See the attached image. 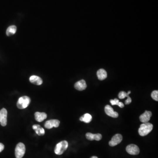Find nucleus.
<instances>
[{
	"label": "nucleus",
	"instance_id": "obj_19",
	"mask_svg": "<svg viewBox=\"0 0 158 158\" xmlns=\"http://www.w3.org/2000/svg\"><path fill=\"white\" fill-rule=\"evenodd\" d=\"M110 102L113 106L117 105V106H119L121 108L124 107V105L123 103L121 102H120L119 100L117 99V98H115L113 100H110Z\"/></svg>",
	"mask_w": 158,
	"mask_h": 158
},
{
	"label": "nucleus",
	"instance_id": "obj_15",
	"mask_svg": "<svg viewBox=\"0 0 158 158\" xmlns=\"http://www.w3.org/2000/svg\"><path fill=\"white\" fill-rule=\"evenodd\" d=\"M32 128L38 135L43 136L45 135V130L40 125L35 124L33 126Z\"/></svg>",
	"mask_w": 158,
	"mask_h": 158
},
{
	"label": "nucleus",
	"instance_id": "obj_9",
	"mask_svg": "<svg viewBox=\"0 0 158 158\" xmlns=\"http://www.w3.org/2000/svg\"><path fill=\"white\" fill-rule=\"evenodd\" d=\"M105 111L106 114L110 117L117 118L119 116L118 113L114 111L113 109L109 105H106L105 106Z\"/></svg>",
	"mask_w": 158,
	"mask_h": 158
},
{
	"label": "nucleus",
	"instance_id": "obj_24",
	"mask_svg": "<svg viewBox=\"0 0 158 158\" xmlns=\"http://www.w3.org/2000/svg\"><path fill=\"white\" fill-rule=\"evenodd\" d=\"M90 158H98L97 157H95V156H93V157H91Z\"/></svg>",
	"mask_w": 158,
	"mask_h": 158
},
{
	"label": "nucleus",
	"instance_id": "obj_4",
	"mask_svg": "<svg viewBox=\"0 0 158 158\" xmlns=\"http://www.w3.org/2000/svg\"><path fill=\"white\" fill-rule=\"evenodd\" d=\"M26 152V147L23 143H19L17 145L15 149V156L16 158H22Z\"/></svg>",
	"mask_w": 158,
	"mask_h": 158
},
{
	"label": "nucleus",
	"instance_id": "obj_3",
	"mask_svg": "<svg viewBox=\"0 0 158 158\" xmlns=\"http://www.w3.org/2000/svg\"><path fill=\"white\" fill-rule=\"evenodd\" d=\"M68 147V142L67 141H62L56 145L55 149V152L56 155H62L67 149Z\"/></svg>",
	"mask_w": 158,
	"mask_h": 158
},
{
	"label": "nucleus",
	"instance_id": "obj_8",
	"mask_svg": "<svg viewBox=\"0 0 158 158\" xmlns=\"http://www.w3.org/2000/svg\"><path fill=\"white\" fill-rule=\"evenodd\" d=\"M60 121L58 120H51L46 122L45 127L46 128L50 129L53 128H58L60 126Z\"/></svg>",
	"mask_w": 158,
	"mask_h": 158
},
{
	"label": "nucleus",
	"instance_id": "obj_18",
	"mask_svg": "<svg viewBox=\"0 0 158 158\" xmlns=\"http://www.w3.org/2000/svg\"><path fill=\"white\" fill-rule=\"evenodd\" d=\"M92 119L91 115L89 113L85 114L84 115L80 117V120L81 121L84 122L85 123H89Z\"/></svg>",
	"mask_w": 158,
	"mask_h": 158
},
{
	"label": "nucleus",
	"instance_id": "obj_13",
	"mask_svg": "<svg viewBox=\"0 0 158 158\" xmlns=\"http://www.w3.org/2000/svg\"><path fill=\"white\" fill-rule=\"evenodd\" d=\"M34 116L36 121L39 122H41L46 119L47 115L45 113H40L38 112L35 113Z\"/></svg>",
	"mask_w": 158,
	"mask_h": 158
},
{
	"label": "nucleus",
	"instance_id": "obj_12",
	"mask_svg": "<svg viewBox=\"0 0 158 158\" xmlns=\"http://www.w3.org/2000/svg\"><path fill=\"white\" fill-rule=\"evenodd\" d=\"M86 86H87V85H86V83L84 79L77 81L74 85L75 88L77 90L79 91L84 90L86 88Z\"/></svg>",
	"mask_w": 158,
	"mask_h": 158
},
{
	"label": "nucleus",
	"instance_id": "obj_17",
	"mask_svg": "<svg viewBox=\"0 0 158 158\" xmlns=\"http://www.w3.org/2000/svg\"><path fill=\"white\" fill-rule=\"evenodd\" d=\"M17 30L16 26L15 25L11 26L7 28L6 34L8 36L14 35L16 33Z\"/></svg>",
	"mask_w": 158,
	"mask_h": 158
},
{
	"label": "nucleus",
	"instance_id": "obj_6",
	"mask_svg": "<svg viewBox=\"0 0 158 158\" xmlns=\"http://www.w3.org/2000/svg\"><path fill=\"white\" fill-rule=\"evenodd\" d=\"M8 112L5 108H3L0 111V123L3 127H5L7 123Z\"/></svg>",
	"mask_w": 158,
	"mask_h": 158
},
{
	"label": "nucleus",
	"instance_id": "obj_20",
	"mask_svg": "<svg viewBox=\"0 0 158 158\" xmlns=\"http://www.w3.org/2000/svg\"><path fill=\"white\" fill-rule=\"evenodd\" d=\"M130 93H131L130 91H129L128 93H126V92L123 91H122L119 93L118 97H119V98L121 99L125 98L126 97H128L129 96V95L130 94Z\"/></svg>",
	"mask_w": 158,
	"mask_h": 158
},
{
	"label": "nucleus",
	"instance_id": "obj_5",
	"mask_svg": "<svg viewBox=\"0 0 158 158\" xmlns=\"http://www.w3.org/2000/svg\"><path fill=\"white\" fill-rule=\"evenodd\" d=\"M126 151L130 155H137L140 153V149L138 146L134 144L128 145L126 148Z\"/></svg>",
	"mask_w": 158,
	"mask_h": 158
},
{
	"label": "nucleus",
	"instance_id": "obj_11",
	"mask_svg": "<svg viewBox=\"0 0 158 158\" xmlns=\"http://www.w3.org/2000/svg\"><path fill=\"white\" fill-rule=\"evenodd\" d=\"M86 137L90 141L96 140L98 141L102 138V135L100 134H93L91 133H87L86 134Z\"/></svg>",
	"mask_w": 158,
	"mask_h": 158
},
{
	"label": "nucleus",
	"instance_id": "obj_2",
	"mask_svg": "<svg viewBox=\"0 0 158 158\" xmlns=\"http://www.w3.org/2000/svg\"><path fill=\"white\" fill-rule=\"evenodd\" d=\"M30 97L27 96H22L18 99L17 103V106L19 109H24L30 105Z\"/></svg>",
	"mask_w": 158,
	"mask_h": 158
},
{
	"label": "nucleus",
	"instance_id": "obj_7",
	"mask_svg": "<svg viewBox=\"0 0 158 158\" xmlns=\"http://www.w3.org/2000/svg\"><path fill=\"white\" fill-rule=\"evenodd\" d=\"M123 140L122 136L120 134H116L115 135L111 141L109 142V145L112 147L116 146L117 145L119 144Z\"/></svg>",
	"mask_w": 158,
	"mask_h": 158
},
{
	"label": "nucleus",
	"instance_id": "obj_23",
	"mask_svg": "<svg viewBox=\"0 0 158 158\" xmlns=\"http://www.w3.org/2000/svg\"><path fill=\"white\" fill-rule=\"evenodd\" d=\"M4 146L2 143H0V152H1L4 149Z\"/></svg>",
	"mask_w": 158,
	"mask_h": 158
},
{
	"label": "nucleus",
	"instance_id": "obj_16",
	"mask_svg": "<svg viewBox=\"0 0 158 158\" xmlns=\"http://www.w3.org/2000/svg\"><path fill=\"white\" fill-rule=\"evenodd\" d=\"M98 79L100 80H103L107 77V74L106 71L103 69H99L97 73Z\"/></svg>",
	"mask_w": 158,
	"mask_h": 158
},
{
	"label": "nucleus",
	"instance_id": "obj_22",
	"mask_svg": "<svg viewBox=\"0 0 158 158\" xmlns=\"http://www.w3.org/2000/svg\"><path fill=\"white\" fill-rule=\"evenodd\" d=\"M132 102V99L130 96L128 97V99L125 101V104L126 105H128V104H130L131 102Z\"/></svg>",
	"mask_w": 158,
	"mask_h": 158
},
{
	"label": "nucleus",
	"instance_id": "obj_10",
	"mask_svg": "<svg viewBox=\"0 0 158 158\" xmlns=\"http://www.w3.org/2000/svg\"><path fill=\"white\" fill-rule=\"evenodd\" d=\"M152 115V113L151 112L145 111L143 114L140 115V121L143 123L148 122L150 120Z\"/></svg>",
	"mask_w": 158,
	"mask_h": 158
},
{
	"label": "nucleus",
	"instance_id": "obj_21",
	"mask_svg": "<svg viewBox=\"0 0 158 158\" xmlns=\"http://www.w3.org/2000/svg\"><path fill=\"white\" fill-rule=\"evenodd\" d=\"M152 98L155 101H158V91H154L152 92L151 94Z\"/></svg>",
	"mask_w": 158,
	"mask_h": 158
},
{
	"label": "nucleus",
	"instance_id": "obj_14",
	"mask_svg": "<svg viewBox=\"0 0 158 158\" xmlns=\"http://www.w3.org/2000/svg\"><path fill=\"white\" fill-rule=\"evenodd\" d=\"M30 81L31 83L37 85H40L43 83V80L39 77L37 76H32L30 77Z\"/></svg>",
	"mask_w": 158,
	"mask_h": 158
},
{
	"label": "nucleus",
	"instance_id": "obj_1",
	"mask_svg": "<svg viewBox=\"0 0 158 158\" xmlns=\"http://www.w3.org/2000/svg\"><path fill=\"white\" fill-rule=\"evenodd\" d=\"M153 128V125L149 123H142L138 129V133L141 136H145L151 132Z\"/></svg>",
	"mask_w": 158,
	"mask_h": 158
}]
</instances>
